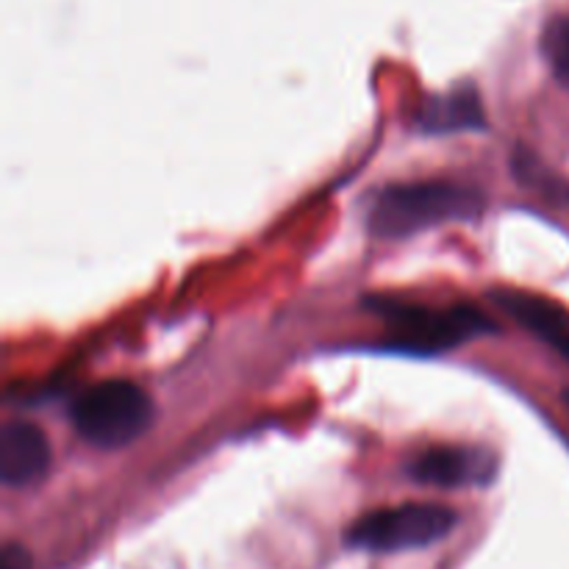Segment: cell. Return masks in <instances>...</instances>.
<instances>
[{"label": "cell", "instance_id": "cell-4", "mask_svg": "<svg viewBox=\"0 0 569 569\" xmlns=\"http://www.w3.org/2000/svg\"><path fill=\"white\" fill-rule=\"evenodd\" d=\"M376 311L387 317L400 348L445 350L487 333L489 322L472 309L433 311L428 306H409L400 300H376Z\"/></svg>", "mask_w": 569, "mask_h": 569}, {"label": "cell", "instance_id": "cell-6", "mask_svg": "<svg viewBox=\"0 0 569 569\" xmlns=\"http://www.w3.org/2000/svg\"><path fill=\"white\" fill-rule=\"evenodd\" d=\"M50 470V442L33 422H6L0 431V481L11 489L33 487Z\"/></svg>", "mask_w": 569, "mask_h": 569}, {"label": "cell", "instance_id": "cell-10", "mask_svg": "<svg viewBox=\"0 0 569 569\" xmlns=\"http://www.w3.org/2000/svg\"><path fill=\"white\" fill-rule=\"evenodd\" d=\"M0 569H31V559L20 545H6L3 550V565Z\"/></svg>", "mask_w": 569, "mask_h": 569}, {"label": "cell", "instance_id": "cell-2", "mask_svg": "<svg viewBox=\"0 0 569 569\" xmlns=\"http://www.w3.org/2000/svg\"><path fill=\"white\" fill-rule=\"evenodd\" d=\"M72 426L92 448H128L153 426V400L131 381H103L76 400Z\"/></svg>", "mask_w": 569, "mask_h": 569}, {"label": "cell", "instance_id": "cell-7", "mask_svg": "<svg viewBox=\"0 0 569 569\" xmlns=\"http://www.w3.org/2000/svg\"><path fill=\"white\" fill-rule=\"evenodd\" d=\"M492 300L503 311H509L522 328L542 339L545 345L561 353L569 361V311L542 295L522 292V289H500L492 292Z\"/></svg>", "mask_w": 569, "mask_h": 569}, {"label": "cell", "instance_id": "cell-8", "mask_svg": "<svg viewBox=\"0 0 569 569\" xmlns=\"http://www.w3.org/2000/svg\"><path fill=\"white\" fill-rule=\"evenodd\" d=\"M420 128L426 133H456V131H476L487 126L481 98L472 83L450 89L448 94H437L420 109Z\"/></svg>", "mask_w": 569, "mask_h": 569}, {"label": "cell", "instance_id": "cell-5", "mask_svg": "<svg viewBox=\"0 0 569 569\" xmlns=\"http://www.w3.org/2000/svg\"><path fill=\"white\" fill-rule=\"evenodd\" d=\"M498 472V461L483 448H428L409 461V476L433 487H483Z\"/></svg>", "mask_w": 569, "mask_h": 569}, {"label": "cell", "instance_id": "cell-9", "mask_svg": "<svg viewBox=\"0 0 569 569\" xmlns=\"http://www.w3.org/2000/svg\"><path fill=\"white\" fill-rule=\"evenodd\" d=\"M542 56L553 76L569 87V14L553 17L542 31Z\"/></svg>", "mask_w": 569, "mask_h": 569}, {"label": "cell", "instance_id": "cell-1", "mask_svg": "<svg viewBox=\"0 0 569 569\" xmlns=\"http://www.w3.org/2000/svg\"><path fill=\"white\" fill-rule=\"evenodd\" d=\"M483 211V194L465 183H395L370 200L367 226L381 239H400L445 222L472 220Z\"/></svg>", "mask_w": 569, "mask_h": 569}, {"label": "cell", "instance_id": "cell-3", "mask_svg": "<svg viewBox=\"0 0 569 569\" xmlns=\"http://www.w3.org/2000/svg\"><path fill=\"white\" fill-rule=\"evenodd\" d=\"M459 522V515L448 506L406 503L381 509L356 520L345 533V545L370 553H400L437 545Z\"/></svg>", "mask_w": 569, "mask_h": 569}]
</instances>
